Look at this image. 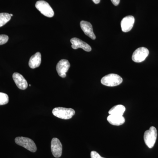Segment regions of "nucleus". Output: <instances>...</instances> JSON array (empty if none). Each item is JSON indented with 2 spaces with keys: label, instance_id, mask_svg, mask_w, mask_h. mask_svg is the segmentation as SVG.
<instances>
[{
  "label": "nucleus",
  "instance_id": "obj_6",
  "mask_svg": "<svg viewBox=\"0 0 158 158\" xmlns=\"http://www.w3.org/2000/svg\"><path fill=\"white\" fill-rule=\"evenodd\" d=\"M149 55V51L147 48L141 47L133 53L132 59L134 62L139 63L144 61Z\"/></svg>",
  "mask_w": 158,
  "mask_h": 158
},
{
  "label": "nucleus",
  "instance_id": "obj_15",
  "mask_svg": "<svg viewBox=\"0 0 158 158\" xmlns=\"http://www.w3.org/2000/svg\"><path fill=\"white\" fill-rule=\"evenodd\" d=\"M125 110L126 108L124 106L122 105H118L111 108L109 111V113L110 115L123 116Z\"/></svg>",
  "mask_w": 158,
  "mask_h": 158
},
{
  "label": "nucleus",
  "instance_id": "obj_10",
  "mask_svg": "<svg viewBox=\"0 0 158 158\" xmlns=\"http://www.w3.org/2000/svg\"><path fill=\"white\" fill-rule=\"evenodd\" d=\"M135 21V18L132 15L125 17L121 22L122 31L125 33L131 31L134 26Z\"/></svg>",
  "mask_w": 158,
  "mask_h": 158
},
{
  "label": "nucleus",
  "instance_id": "obj_18",
  "mask_svg": "<svg viewBox=\"0 0 158 158\" xmlns=\"http://www.w3.org/2000/svg\"><path fill=\"white\" fill-rule=\"evenodd\" d=\"M9 37L5 34L0 35V45L5 44L9 40Z\"/></svg>",
  "mask_w": 158,
  "mask_h": 158
},
{
  "label": "nucleus",
  "instance_id": "obj_11",
  "mask_svg": "<svg viewBox=\"0 0 158 158\" xmlns=\"http://www.w3.org/2000/svg\"><path fill=\"white\" fill-rule=\"evenodd\" d=\"M12 78L18 88L21 90H25L28 87V83L23 77L20 74L15 73Z\"/></svg>",
  "mask_w": 158,
  "mask_h": 158
},
{
  "label": "nucleus",
  "instance_id": "obj_5",
  "mask_svg": "<svg viewBox=\"0 0 158 158\" xmlns=\"http://www.w3.org/2000/svg\"><path fill=\"white\" fill-rule=\"evenodd\" d=\"M35 7L41 14L48 17H52L54 15L53 10L48 3L44 1H37Z\"/></svg>",
  "mask_w": 158,
  "mask_h": 158
},
{
  "label": "nucleus",
  "instance_id": "obj_9",
  "mask_svg": "<svg viewBox=\"0 0 158 158\" xmlns=\"http://www.w3.org/2000/svg\"><path fill=\"white\" fill-rule=\"evenodd\" d=\"M70 42L72 44V48L73 49L81 48L86 52H89L91 51V48L89 44L79 38L76 37L72 38Z\"/></svg>",
  "mask_w": 158,
  "mask_h": 158
},
{
  "label": "nucleus",
  "instance_id": "obj_12",
  "mask_svg": "<svg viewBox=\"0 0 158 158\" xmlns=\"http://www.w3.org/2000/svg\"><path fill=\"white\" fill-rule=\"evenodd\" d=\"M81 28L87 36L92 40L96 39L95 34L93 32V27L90 23L85 21H81L80 23Z\"/></svg>",
  "mask_w": 158,
  "mask_h": 158
},
{
  "label": "nucleus",
  "instance_id": "obj_14",
  "mask_svg": "<svg viewBox=\"0 0 158 158\" xmlns=\"http://www.w3.org/2000/svg\"><path fill=\"white\" fill-rule=\"evenodd\" d=\"M108 121L110 124L114 126H120L124 123L125 118L123 116L110 115L108 116Z\"/></svg>",
  "mask_w": 158,
  "mask_h": 158
},
{
  "label": "nucleus",
  "instance_id": "obj_13",
  "mask_svg": "<svg viewBox=\"0 0 158 158\" xmlns=\"http://www.w3.org/2000/svg\"><path fill=\"white\" fill-rule=\"evenodd\" d=\"M41 55L39 52H37L30 58L29 65L30 68L35 69L39 67L41 64Z\"/></svg>",
  "mask_w": 158,
  "mask_h": 158
},
{
  "label": "nucleus",
  "instance_id": "obj_7",
  "mask_svg": "<svg viewBox=\"0 0 158 158\" xmlns=\"http://www.w3.org/2000/svg\"><path fill=\"white\" fill-rule=\"evenodd\" d=\"M70 67V64L68 60L62 59L60 60L56 65V70L58 74L62 78L66 76V73Z\"/></svg>",
  "mask_w": 158,
  "mask_h": 158
},
{
  "label": "nucleus",
  "instance_id": "obj_8",
  "mask_svg": "<svg viewBox=\"0 0 158 158\" xmlns=\"http://www.w3.org/2000/svg\"><path fill=\"white\" fill-rule=\"evenodd\" d=\"M51 150L53 155L56 158L61 157L62 154V146L57 138H53L51 141Z\"/></svg>",
  "mask_w": 158,
  "mask_h": 158
},
{
  "label": "nucleus",
  "instance_id": "obj_1",
  "mask_svg": "<svg viewBox=\"0 0 158 158\" xmlns=\"http://www.w3.org/2000/svg\"><path fill=\"white\" fill-rule=\"evenodd\" d=\"M157 137V131L154 127H151L144 132V139L146 145L150 148L154 146Z\"/></svg>",
  "mask_w": 158,
  "mask_h": 158
},
{
  "label": "nucleus",
  "instance_id": "obj_2",
  "mask_svg": "<svg viewBox=\"0 0 158 158\" xmlns=\"http://www.w3.org/2000/svg\"><path fill=\"white\" fill-rule=\"evenodd\" d=\"M54 116L63 119H69L72 118L75 114L73 109L71 108L57 107L54 108L52 110Z\"/></svg>",
  "mask_w": 158,
  "mask_h": 158
},
{
  "label": "nucleus",
  "instance_id": "obj_17",
  "mask_svg": "<svg viewBox=\"0 0 158 158\" xmlns=\"http://www.w3.org/2000/svg\"><path fill=\"white\" fill-rule=\"evenodd\" d=\"M9 97L6 94L0 92V106L5 105L8 103Z\"/></svg>",
  "mask_w": 158,
  "mask_h": 158
},
{
  "label": "nucleus",
  "instance_id": "obj_16",
  "mask_svg": "<svg viewBox=\"0 0 158 158\" xmlns=\"http://www.w3.org/2000/svg\"><path fill=\"white\" fill-rule=\"evenodd\" d=\"M11 19V15L9 13H0V27L6 24Z\"/></svg>",
  "mask_w": 158,
  "mask_h": 158
},
{
  "label": "nucleus",
  "instance_id": "obj_4",
  "mask_svg": "<svg viewBox=\"0 0 158 158\" xmlns=\"http://www.w3.org/2000/svg\"><path fill=\"white\" fill-rule=\"evenodd\" d=\"M16 144L22 146L32 152H36L37 148L36 144L33 140L26 137H19L15 138Z\"/></svg>",
  "mask_w": 158,
  "mask_h": 158
},
{
  "label": "nucleus",
  "instance_id": "obj_20",
  "mask_svg": "<svg viewBox=\"0 0 158 158\" xmlns=\"http://www.w3.org/2000/svg\"><path fill=\"white\" fill-rule=\"evenodd\" d=\"M112 3L115 6H117L120 2V0H111Z\"/></svg>",
  "mask_w": 158,
  "mask_h": 158
},
{
  "label": "nucleus",
  "instance_id": "obj_21",
  "mask_svg": "<svg viewBox=\"0 0 158 158\" xmlns=\"http://www.w3.org/2000/svg\"><path fill=\"white\" fill-rule=\"evenodd\" d=\"M92 1H93L95 3V4H98L100 3L101 0H92Z\"/></svg>",
  "mask_w": 158,
  "mask_h": 158
},
{
  "label": "nucleus",
  "instance_id": "obj_19",
  "mask_svg": "<svg viewBox=\"0 0 158 158\" xmlns=\"http://www.w3.org/2000/svg\"><path fill=\"white\" fill-rule=\"evenodd\" d=\"M90 157L91 158H105L102 157L98 153L94 151L91 152L90 153Z\"/></svg>",
  "mask_w": 158,
  "mask_h": 158
},
{
  "label": "nucleus",
  "instance_id": "obj_3",
  "mask_svg": "<svg viewBox=\"0 0 158 158\" xmlns=\"http://www.w3.org/2000/svg\"><path fill=\"white\" fill-rule=\"evenodd\" d=\"M123 79L121 77L116 74L111 73L105 76L101 80L103 85L109 87H114L121 84Z\"/></svg>",
  "mask_w": 158,
  "mask_h": 158
},
{
  "label": "nucleus",
  "instance_id": "obj_22",
  "mask_svg": "<svg viewBox=\"0 0 158 158\" xmlns=\"http://www.w3.org/2000/svg\"><path fill=\"white\" fill-rule=\"evenodd\" d=\"M10 15H11V16H13V15L12 14H10Z\"/></svg>",
  "mask_w": 158,
  "mask_h": 158
}]
</instances>
